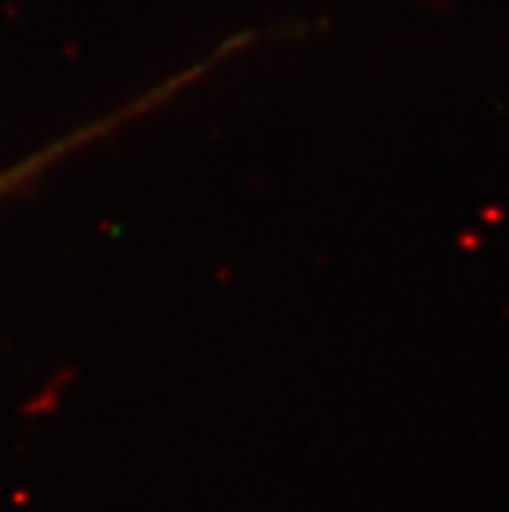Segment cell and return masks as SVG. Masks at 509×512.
<instances>
[{"instance_id":"obj_1","label":"cell","mask_w":509,"mask_h":512,"mask_svg":"<svg viewBox=\"0 0 509 512\" xmlns=\"http://www.w3.org/2000/svg\"><path fill=\"white\" fill-rule=\"evenodd\" d=\"M219 60H224V52L216 50L211 55V60H203V63L193 65V68H187V71L177 73V76L167 78L164 84L154 86V89H149L146 94H141V97L130 99L128 104H123V107H117L115 112H110V115L99 117V120H91L89 125H84V128L73 130V133H68V136L58 138V141L47 143L45 149L37 151V154H32L29 159H24V162L13 164V167H8L6 172H0V198L8 193H13V190L24 188L26 182L37 180L45 169H50L52 164L60 162L63 156L73 154V151L84 149V146H91L94 141H99V138L110 136V133H115L117 128H123V125H128L130 120H136V117L141 115H149V112H154L156 107H162V104L172 102V97H177L185 86L195 84L200 76L206 71H211L213 65L219 63Z\"/></svg>"}]
</instances>
